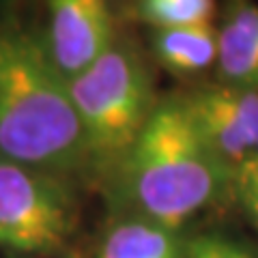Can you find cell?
<instances>
[{"label": "cell", "instance_id": "4", "mask_svg": "<svg viewBox=\"0 0 258 258\" xmlns=\"http://www.w3.org/2000/svg\"><path fill=\"white\" fill-rule=\"evenodd\" d=\"M64 181L0 157V249L50 254L67 243L78 209Z\"/></svg>", "mask_w": 258, "mask_h": 258}, {"label": "cell", "instance_id": "3", "mask_svg": "<svg viewBox=\"0 0 258 258\" xmlns=\"http://www.w3.org/2000/svg\"><path fill=\"white\" fill-rule=\"evenodd\" d=\"M67 88L84 132L88 166L112 174L159 103L147 62L127 41H116Z\"/></svg>", "mask_w": 258, "mask_h": 258}, {"label": "cell", "instance_id": "5", "mask_svg": "<svg viewBox=\"0 0 258 258\" xmlns=\"http://www.w3.org/2000/svg\"><path fill=\"white\" fill-rule=\"evenodd\" d=\"M191 123L224 168L258 157V88L215 84L179 97Z\"/></svg>", "mask_w": 258, "mask_h": 258}, {"label": "cell", "instance_id": "7", "mask_svg": "<svg viewBox=\"0 0 258 258\" xmlns=\"http://www.w3.org/2000/svg\"><path fill=\"white\" fill-rule=\"evenodd\" d=\"M215 64L222 84L258 88V7L235 5L228 11Z\"/></svg>", "mask_w": 258, "mask_h": 258}, {"label": "cell", "instance_id": "2", "mask_svg": "<svg viewBox=\"0 0 258 258\" xmlns=\"http://www.w3.org/2000/svg\"><path fill=\"white\" fill-rule=\"evenodd\" d=\"M112 176L118 198L138 217L172 230L207 209L232 181L179 97L157 103Z\"/></svg>", "mask_w": 258, "mask_h": 258}, {"label": "cell", "instance_id": "1", "mask_svg": "<svg viewBox=\"0 0 258 258\" xmlns=\"http://www.w3.org/2000/svg\"><path fill=\"white\" fill-rule=\"evenodd\" d=\"M0 157L60 179L91 170L67 82L13 20H0Z\"/></svg>", "mask_w": 258, "mask_h": 258}, {"label": "cell", "instance_id": "8", "mask_svg": "<svg viewBox=\"0 0 258 258\" xmlns=\"http://www.w3.org/2000/svg\"><path fill=\"white\" fill-rule=\"evenodd\" d=\"M183 252L185 245L176 230L132 217L108 230L97 258H183Z\"/></svg>", "mask_w": 258, "mask_h": 258}, {"label": "cell", "instance_id": "9", "mask_svg": "<svg viewBox=\"0 0 258 258\" xmlns=\"http://www.w3.org/2000/svg\"><path fill=\"white\" fill-rule=\"evenodd\" d=\"M153 50L157 60L172 74H200L217 62L220 30H215L213 24L176 30H155Z\"/></svg>", "mask_w": 258, "mask_h": 258}, {"label": "cell", "instance_id": "11", "mask_svg": "<svg viewBox=\"0 0 258 258\" xmlns=\"http://www.w3.org/2000/svg\"><path fill=\"white\" fill-rule=\"evenodd\" d=\"M230 189L239 200V205L243 207L249 222L258 228V157L245 161L232 172Z\"/></svg>", "mask_w": 258, "mask_h": 258}, {"label": "cell", "instance_id": "6", "mask_svg": "<svg viewBox=\"0 0 258 258\" xmlns=\"http://www.w3.org/2000/svg\"><path fill=\"white\" fill-rule=\"evenodd\" d=\"M41 41L54 69L64 82H71L118 41L114 15L101 0H54Z\"/></svg>", "mask_w": 258, "mask_h": 258}, {"label": "cell", "instance_id": "10", "mask_svg": "<svg viewBox=\"0 0 258 258\" xmlns=\"http://www.w3.org/2000/svg\"><path fill=\"white\" fill-rule=\"evenodd\" d=\"M136 15L153 30H176L213 24L215 3L211 0H144L136 5Z\"/></svg>", "mask_w": 258, "mask_h": 258}, {"label": "cell", "instance_id": "12", "mask_svg": "<svg viewBox=\"0 0 258 258\" xmlns=\"http://www.w3.org/2000/svg\"><path fill=\"white\" fill-rule=\"evenodd\" d=\"M183 258H254L249 249L222 237H198L185 245Z\"/></svg>", "mask_w": 258, "mask_h": 258}]
</instances>
